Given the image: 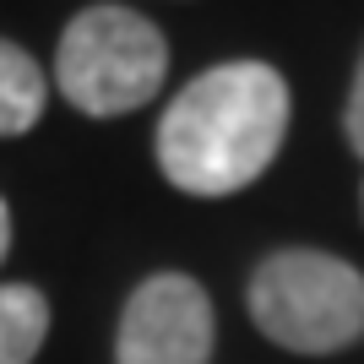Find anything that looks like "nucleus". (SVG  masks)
Here are the masks:
<instances>
[{
    "label": "nucleus",
    "mask_w": 364,
    "mask_h": 364,
    "mask_svg": "<svg viewBox=\"0 0 364 364\" xmlns=\"http://www.w3.org/2000/svg\"><path fill=\"white\" fill-rule=\"evenodd\" d=\"M49 82L22 44L0 38V136H22L44 120Z\"/></svg>",
    "instance_id": "5"
},
{
    "label": "nucleus",
    "mask_w": 364,
    "mask_h": 364,
    "mask_svg": "<svg viewBox=\"0 0 364 364\" xmlns=\"http://www.w3.org/2000/svg\"><path fill=\"white\" fill-rule=\"evenodd\" d=\"M11 250V213H6V201H0V261Z\"/></svg>",
    "instance_id": "8"
},
{
    "label": "nucleus",
    "mask_w": 364,
    "mask_h": 364,
    "mask_svg": "<svg viewBox=\"0 0 364 364\" xmlns=\"http://www.w3.org/2000/svg\"><path fill=\"white\" fill-rule=\"evenodd\" d=\"M218 316L191 272L141 277L120 310L114 364H213Z\"/></svg>",
    "instance_id": "4"
},
{
    "label": "nucleus",
    "mask_w": 364,
    "mask_h": 364,
    "mask_svg": "<svg viewBox=\"0 0 364 364\" xmlns=\"http://www.w3.org/2000/svg\"><path fill=\"white\" fill-rule=\"evenodd\" d=\"M343 136H348V147L364 158V49H359V60H353V87H348V109H343Z\"/></svg>",
    "instance_id": "7"
},
{
    "label": "nucleus",
    "mask_w": 364,
    "mask_h": 364,
    "mask_svg": "<svg viewBox=\"0 0 364 364\" xmlns=\"http://www.w3.org/2000/svg\"><path fill=\"white\" fill-rule=\"evenodd\" d=\"M359 207H364V185H359Z\"/></svg>",
    "instance_id": "9"
},
{
    "label": "nucleus",
    "mask_w": 364,
    "mask_h": 364,
    "mask_svg": "<svg viewBox=\"0 0 364 364\" xmlns=\"http://www.w3.org/2000/svg\"><path fill=\"white\" fill-rule=\"evenodd\" d=\"M245 304L267 343L304 359L364 343V272L332 250H272L245 283Z\"/></svg>",
    "instance_id": "2"
},
{
    "label": "nucleus",
    "mask_w": 364,
    "mask_h": 364,
    "mask_svg": "<svg viewBox=\"0 0 364 364\" xmlns=\"http://www.w3.org/2000/svg\"><path fill=\"white\" fill-rule=\"evenodd\" d=\"M168 76V38L158 22H147L131 6H87L76 11L55 49V87L65 104L114 120L131 109L152 104Z\"/></svg>",
    "instance_id": "3"
},
{
    "label": "nucleus",
    "mask_w": 364,
    "mask_h": 364,
    "mask_svg": "<svg viewBox=\"0 0 364 364\" xmlns=\"http://www.w3.org/2000/svg\"><path fill=\"white\" fill-rule=\"evenodd\" d=\"M289 136V82L267 60H223L185 82L158 120V168L185 196H234Z\"/></svg>",
    "instance_id": "1"
},
{
    "label": "nucleus",
    "mask_w": 364,
    "mask_h": 364,
    "mask_svg": "<svg viewBox=\"0 0 364 364\" xmlns=\"http://www.w3.org/2000/svg\"><path fill=\"white\" fill-rule=\"evenodd\" d=\"M49 337V299L33 283H0V364H33Z\"/></svg>",
    "instance_id": "6"
}]
</instances>
